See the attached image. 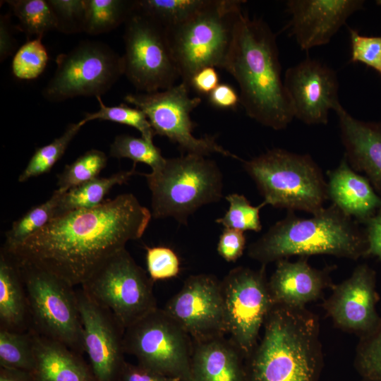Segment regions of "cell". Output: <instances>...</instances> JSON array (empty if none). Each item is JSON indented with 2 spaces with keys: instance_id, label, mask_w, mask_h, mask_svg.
Instances as JSON below:
<instances>
[{
  "instance_id": "cell-1",
  "label": "cell",
  "mask_w": 381,
  "mask_h": 381,
  "mask_svg": "<svg viewBox=\"0 0 381 381\" xmlns=\"http://www.w3.org/2000/svg\"><path fill=\"white\" fill-rule=\"evenodd\" d=\"M151 217L133 194L124 193L56 217L14 250H3L81 286L128 241L141 238Z\"/></svg>"
},
{
  "instance_id": "cell-2",
  "label": "cell",
  "mask_w": 381,
  "mask_h": 381,
  "mask_svg": "<svg viewBox=\"0 0 381 381\" xmlns=\"http://www.w3.org/2000/svg\"><path fill=\"white\" fill-rule=\"evenodd\" d=\"M223 69L238 83L240 104L249 117L277 131L292 121L276 36L264 20L239 12Z\"/></svg>"
},
{
  "instance_id": "cell-3",
  "label": "cell",
  "mask_w": 381,
  "mask_h": 381,
  "mask_svg": "<svg viewBox=\"0 0 381 381\" xmlns=\"http://www.w3.org/2000/svg\"><path fill=\"white\" fill-rule=\"evenodd\" d=\"M263 326L245 359L246 381H317L322 363L317 316L305 307L274 305Z\"/></svg>"
},
{
  "instance_id": "cell-4",
  "label": "cell",
  "mask_w": 381,
  "mask_h": 381,
  "mask_svg": "<svg viewBox=\"0 0 381 381\" xmlns=\"http://www.w3.org/2000/svg\"><path fill=\"white\" fill-rule=\"evenodd\" d=\"M289 212L250 244V258L265 266L294 255H329L351 260L367 257L364 231L356 220L334 205L308 218Z\"/></svg>"
},
{
  "instance_id": "cell-5",
  "label": "cell",
  "mask_w": 381,
  "mask_h": 381,
  "mask_svg": "<svg viewBox=\"0 0 381 381\" xmlns=\"http://www.w3.org/2000/svg\"><path fill=\"white\" fill-rule=\"evenodd\" d=\"M255 181L264 205L315 214L327 200V182L308 155L274 148L249 160H242Z\"/></svg>"
},
{
  "instance_id": "cell-6",
  "label": "cell",
  "mask_w": 381,
  "mask_h": 381,
  "mask_svg": "<svg viewBox=\"0 0 381 381\" xmlns=\"http://www.w3.org/2000/svg\"><path fill=\"white\" fill-rule=\"evenodd\" d=\"M143 175L156 219L173 217L186 224L198 209L219 201L223 195V175L217 163L204 156L186 154L166 159L161 167Z\"/></svg>"
},
{
  "instance_id": "cell-7",
  "label": "cell",
  "mask_w": 381,
  "mask_h": 381,
  "mask_svg": "<svg viewBox=\"0 0 381 381\" xmlns=\"http://www.w3.org/2000/svg\"><path fill=\"white\" fill-rule=\"evenodd\" d=\"M245 1L208 0L194 16L164 28L182 82L206 66L223 68L237 16Z\"/></svg>"
},
{
  "instance_id": "cell-8",
  "label": "cell",
  "mask_w": 381,
  "mask_h": 381,
  "mask_svg": "<svg viewBox=\"0 0 381 381\" xmlns=\"http://www.w3.org/2000/svg\"><path fill=\"white\" fill-rule=\"evenodd\" d=\"M9 255L24 286L30 329L82 355L83 325L73 286L49 271Z\"/></svg>"
},
{
  "instance_id": "cell-9",
  "label": "cell",
  "mask_w": 381,
  "mask_h": 381,
  "mask_svg": "<svg viewBox=\"0 0 381 381\" xmlns=\"http://www.w3.org/2000/svg\"><path fill=\"white\" fill-rule=\"evenodd\" d=\"M153 281L126 248L109 258L80 286L125 330L157 308Z\"/></svg>"
},
{
  "instance_id": "cell-10",
  "label": "cell",
  "mask_w": 381,
  "mask_h": 381,
  "mask_svg": "<svg viewBox=\"0 0 381 381\" xmlns=\"http://www.w3.org/2000/svg\"><path fill=\"white\" fill-rule=\"evenodd\" d=\"M56 68L42 90L51 102L75 97L101 96L124 75L123 56L102 42H80L56 58Z\"/></svg>"
},
{
  "instance_id": "cell-11",
  "label": "cell",
  "mask_w": 381,
  "mask_h": 381,
  "mask_svg": "<svg viewBox=\"0 0 381 381\" xmlns=\"http://www.w3.org/2000/svg\"><path fill=\"white\" fill-rule=\"evenodd\" d=\"M192 339L164 309L158 308L124 331V353L138 363L179 381H193Z\"/></svg>"
},
{
  "instance_id": "cell-12",
  "label": "cell",
  "mask_w": 381,
  "mask_h": 381,
  "mask_svg": "<svg viewBox=\"0 0 381 381\" xmlns=\"http://www.w3.org/2000/svg\"><path fill=\"white\" fill-rule=\"evenodd\" d=\"M124 75L140 92H154L175 85L181 78L164 28L135 8L125 22Z\"/></svg>"
},
{
  "instance_id": "cell-13",
  "label": "cell",
  "mask_w": 381,
  "mask_h": 381,
  "mask_svg": "<svg viewBox=\"0 0 381 381\" xmlns=\"http://www.w3.org/2000/svg\"><path fill=\"white\" fill-rule=\"evenodd\" d=\"M190 88L181 81L164 90L128 94L123 99L144 112L156 135L167 137L186 154L206 157L219 153L241 160L219 145L214 137L193 135L195 124L190 114L202 100L199 97H190Z\"/></svg>"
},
{
  "instance_id": "cell-14",
  "label": "cell",
  "mask_w": 381,
  "mask_h": 381,
  "mask_svg": "<svg viewBox=\"0 0 381 381\" xmlns=\"http://www.w3.org/2000/svg\"><path fill=\"white\" fill-rule=\"evenodd\" d=\"M225 332L244 359L253 352L266 317L273 306L265 275L246 267L232 269L221 282Z\"/></svg>"
},
{
  "instance_id": "cell-15",
  "label": "cell",
  "mask_w": 381,
  "mask_h": 381,
  "mask_svg": "<svg viewBox=\"0 0 381 381\" xmlns=\"http://www.w3.org/2000/svg\"><path fill=\"white\" fill-rule=\"evenodd\" d=\"M164 310L194 341L226 333L221 282L213 275L188 277Z\"/></svg>"
},
{
  "instance_id": "cell-16",
  "label": "cell",
  "mask_w": 381,
  "mask_h": 381,
  "mask_svg": "<svg viewBox=\"0 0 381 381\" xmlns=\"http://www.w3.org/2000/svg\"><path fill=\"white\" fill-rule=\"evenodd\" d=\"M85 352L96 381H119L125 362L124 329L114 315L82 287L75 291Z\"/></svg>"
},
{
  "instance_id": "cell-17",
  "label": "cell",
  "mask_w": 381,
  "mask_h": 381,
  "mask_svg": "<svg viewBox=\"0 0 381 381\" xmlns=\"http://www.w3.org/2000/svg\"><path fill=\"white\" fill-rule=\"evenodd\" d=\"M284 84L294 117L306 124H327L329 111L340 104L337 74L318 60L306 59L289 68Z\"/></svg>"
},
{
  "instance_id": "cell-18",
  "label": "cell",
  "mask_w": 381,
  "mask_h": 381,
  "mask_svg": "<svg viewBox=\"0 0 381 381\" xmlns=\"http://www.w3.org/2000/svg\"><path fill=\"white\" fill-rule=\"evenodd\" d=\"M332 287L323 306L337 327L361 337L377 326L381 317L376 308L379 296L373 268L359 265L349 278Z\"/></svg>"
},
{
  "instance_id": "cell-19",
  "label": "cell",
  "mask_w": 381,
  "mask_h": 381,
  "mask_svg": "<svg viewBox=\"0 0 381 381\" xmlns=\"http://www.w3.org/2000/svg\"><path fill=\"white\" fill-rule=\"evenodd\" d=\"M360 0H290V34L302 50L326 44L348 18L363 8Z\"/></svg>"
},
{
  "instance_id": "cell-20",
  "label": "cell",
  "mask_w": 381,
  "mask_h": 381,
  "mask_svg": "<svg viewBox=\"0 0 381 381\" xmlns=\"http://www.w3.org/2000/svg\"><path fill=\"white\" fill-rule=\"evenodd\" d=\"M331 270L332 267H313L304 257L294 262L287 259L277 261L268 281L272 305L303 308L316 301L330 285Z\"/></svg>"
},
{
  "instance_id": "cell-21",
  "label": "cell",
  "mask_w": 381,
  "mask_h": 381,
  "mask_svg": "<svg viewBox=\"0 0 381 381\" xmlns=\"http://www.w3.org/2000/svg\"><path fill=\"white\" fill-rule=\"evenodd\" d=\"M334 111L348 162L354 170L364 173L381 194V121L358 120L341 104Z\"/></svg>"
},
{
  "instance_id": "cell-22",
  "label": "cell",
  "mask_w": 381,
  "mask_h": 381,
  "mask_svg": "<svg viewBox=\"0 0 381 381\" xmlns=\"http://www.w3.org/2000/svg\"><path fill=\"white\" fill-rule=\"evenodd\" d=\"M327 176V198L347 216L363 223L381 209V196L365 176L350 166L345 155Z\"/></svg>"
},
{
  "instance_id": "cell-23",
  "label": "cell",
  "mask_w": 381,
  "mask_h": 381,
  "mask_svg": "<svg viewBox=\"0 0 381 381\" xmlns=\"http://www.w3.org/2000/svg\"><path fill=\"white\" fill-rule=\"evenodd\" d=\"M191 374L193 381H246L245 359L223 336L194 341Z\"/></svg>"
},
{
  "instance_id": "cell-24",
  "label": "cell",
  "mask_w": 381,
  "mask_h": 381,
  "mask_svg": "<svg viewBox=\"0 0 381 381\" xmlns=\"http://www.w3.org/2000/svg\"><path fill=\"white\" fill-rule=\"evenodd\" d=\"M37 381H96L90 365L81 355L66 345L42 336L32 329Z\"/></svg>"
},
{
  "instance_id": "cell-25",
  "label": "cell",
  "mask_w": 381,
  "mask_h": 381,
  "mask_svg": "<svg viewBox=\"0 0 381 381\" xmlns=\"http://www.w3.org/2000/svg\"><path fill=\"white\" fill-rule=\"evenodd\" d=\"M1 327L15 332L30 328L28 301L18 267L11 256L0 254Z\"/></svg>"
},
{
  "instance_id": "cell-26",
  "label": "cell",
  "mask_w": 381,
  "mask_h": 381,
  "mask_svg": "<svg viewBox=\"0 0 381 381\" xmlns=\"http://www.w3.org/2000/svg\"><path fill=\"white\" fill-rule=\"evenodd\" d=\"M135 163L129 171H121L107 178H96L63 193L55 217L80 209L97 207L104 202L105 195L116 185L127 183L135 174ZM54 217V218H55Z\"/></svg>"
},
{
  "instance_id": "cell-27",
  "label": "cell",
  "mask_w": 381,
  "mask_h": 381,
  "mask_svg": "<svg viewBox=\"0 0 381 381\" xmlns=\"http://www.w3.org/2000/svg\"><path fill=\"white\" fill-rule=\"evenodd\" d=\"M62 193L56 190L49 200L32 207L15 221L6 233L2 250L7 252L14 250L54 219Z\"/></svg>"
},
{
  "instance_id": "cell-28",
  "label": "cell",
  "mask_w": 381,
  "mask_h": 381,
  "mask_svg": "<svg viewBox=\"0 0 381 381\" xmlns=\"http://www.w3.org/2000/svg\"><path fill=\"white\" fill-rule=\"evenodd\" d=\"M85 32L91 35L109 32L126 21L135 1L85 0Z\"/></svg>"
},
{
  "instance_id": "cell-29",
  "label": "cell",
  "mask_w": 381,
  "mask_h": 381,
  "mask_svg": "<svg viewBox=\"0 0 381 381\" xmlns=\"http://www.w3.org/2000/svg\"><path fill=\"white\" fill-rule=\"evenodd\" d=\"M18 19L16 28L28 37L42 38L48 32L57 30L55 13L47 0L6 1Z\"/></svg>"
},
{
  "instance_id": "cell-30",
  "label": "cell",
  "mask_w": 381,
  "mask_h": 381,
  "mask_svg": "<svg viewBox=\"0 0 381 381\" xmlns=\"http://www.w3.org/2000/svg\"><path fill=\"white\" fill-rule=\"evenodd\" d=\"M0 367L32 372L35 367L32 332L0 328Z\"/></svg>"
},
{
  "instance_id": "cell-31",
  "label": "cell",
  "mask_w": 381,
  "mask_h": 381,
  "mask_svg": "<svg viewBox=\"0 0 381 381\" xmlns=\"http://www.w3.org/2000/svg\"><path fill=\"white\" fill-rule=\"evenodd\" d=\"M83 126L80 121L70 123L63 134L52 143L36 149L26 167L18 177L19 182L49 172L61 159L73 138Z\"/></svg>"
},
{
  "instance_id": "cell-32",
  "label": "cell",
  "mask_w": 381,
  "mask_h": 381,
  "mask_svg": "<svg viewBox=\"0 0 381 381\" xmlns=\"http://www.w3.org/2000/svg\"><path fill=\"white\" fill-rule=\"evenodd\" d=\"M208 0H139L136 6L164 28L188 20L200 11Z\"/></svg>"
},
{
  "instance_id": "cell-33",
  "label": "cell",
  "mask_w": 381,
  "mask_h": 381,
  "mask_svg": "<svg viewBox=\"0 0 381 381\" xmlns=\"http://www.w3.org/2000/svg\"><path fill=\"white\" fill-rule=\"evenodd\" d=\"M107 162V157L102 151L92 149L85 152L58 175L56 190L65 193L97 178Z\"/></svg>"
},
{
  "instance_id": "cell-34",
  "label": "cell",
  "mask_w": 381,
  "mask_h": 381,
  "mask_svg": "<svg viewBox=\"0 0 381 381\" xmlns=\"http://www.w3.org/2000/svg\"><path fill=\"white\" fill-rule=\"evenodd\" d=\"M96 98L99 109L95 112L85 114V117L80 121L83 126L90 121L96 119L110 121L135 128L141 133L143 138L152 141L153 137L156 134L143 111L136 107H131L126 104L108 107L103 103L101 96L96 97Z\"/></svg>"
},
{
  "instance_id": "cell-35",
  "label": "cell",
  "mask_w": 381,
  "mask_h": 381,
  "mask_svg": "<svg viewBox=\"0 0 381 381\" xmlns=\"http://www.w3.org/2000/svg\"><path fill=\"white\" fill-rule=\"evenodd\" d=\"M110 156L118 159L128 158L134 163L147 164L152 171L161 167L165 162L159 148L153 141L128 135H117L110 145Z\"/></svg>"
},
{
  "instance_id": "cell-36",
  "label": "cell",
  "mask_w": 381,
  "mask_h": 381,
  "mask_svg": "<svg viewBox=\"0 0 381 381\" xmlns=\"http://www.w3.org/2000/svg\"><path fill=\"white\" fill-rule=\"evenodd\" d=\"M225 198L229 202V209L223 217L216 219L217 224L226 229L243 232L261 231L260 210L265 206L262 202L258 206H253L243 195L238 193L229 194Z\"/></svg>"
},
{
  "instance_id": "cell-37",
  "label": "cell",
  "mask_w": 381,
  "mask_h": 381,
  "mask_svg": "<svg viewBox=\"0 0 381 381\" xmlns=\"http://www.w3.org/2000/svg\"><path fill=\"white\" fill-rule=\"evenodd\" d=\"M49 54L41 37L28 40L15 53L12 60V73L20 80H32L44 71Z\"/></svg>"
},
{
  "instance_id": "cell-38",
  "label": "cell",
  "mask_w": 381,
  "mask_h": 381,
  "mask_svg": "<svg viewBox=\"0 0 381 381\" xmlns=\"http://www.w3.org/2000/svg\"><path fill=\"white\" fill-rule=\"evenodd\" d=\"M355 368L362 381H381V319L373 331L361 337Z\"/></svg>"
},
{
  "instance_id": "cell-39",
  "label": "cell",
  "mask_w": 381,
  "mask_h": 381,
  "mask_svg": "<svg viewBox=\"0 0 381 381\" xmlns=\"http://www.w3.org/2000/svg\"><path fill=\"white\" fill-rule=\"evenodd\" d=\"M57 20V30L73 34L85 32V0H47Z\"/></svg>"
},
{
  "instance_id": "cell-40",
  "label": "cell",
  "mask_w": 381,
  "mask_h": 381,
  "mask_svg": "<svg viewBox=\"0 0 381 381\" xmlns=\"http://www.w3.org/2000/svg\"><path fill=\"white\" fill-rule=\"evenodd\" d=\"M146 249L147 269L153 282L175 277L179 274V258L172 249L165 246Z\"/></svg>"
},
{
  "instance_id": "cell-41",
  "label": "cell",
  "mask_w": 381,
  "mask_h": 381,
  "mask_svg": "<svg viewBox=\"0 0 381 381\" xmlns=\"http://www.w3.org/2000/svg\"><path fill=\"white\" fill-rule=\"evenodd\" d=\"M351 40V62H361L381 75V36H365L349 28Z\"/></svg>"
},
{
  "instance_id": "cell-42",
  "label": "cell",
  "mask_w": 381,
  "mask_h": 381,
  "mask_svg": "<svg viewBox=\"0 0 381 381\" xmlns=\"http://www.w3.org/2000/svg\"><path fill=\"white\" fill-rule=\"evenodd\" d=\"M246 243L243 231L224 228L217 243V252L226 261L235 262L243 255Z\"/></svg>"
},
{
  "instance_id": "cell-43",
  "label": "cell",
  "mask_w": 381,
  "mask_h": 381,
  "mask_svg": "<svg viewBox=\"0 0 381 381\" xmlns=\"http://www.w3.org/2000/svg\"><path fill=\"white\" fill-rule=\"evenodd\" d=\"M119 381H179L147 368L139 363L126 361L122 367Z\"/></svg>"
},
{
  "instance_id": "cell-44",
  "label": "cell",
  "mask_w": 381,
  "mask_h": 381,
  "mask_svg": "<svg viewBox=\"0 0 381 381\" xmlns=\"http://www.w3.org/2000/svg\"><path fill=\"white\" fill-rule=\"evenodd\" d=\"M363 224L365 225L367 257L373 256L381 261V209Z\"/></svg>"
},
{
  "instance_id": "cell-45",
  "label": "cell",
  "mask_w": 381,
  "mask_h": 381,
  "mask_svg": "<svg viewBox=\"0 0 381 381\" xmlns=\"http://www.w3.org/2000/svg\"><path fill=\"white\" fill-rule=\"evenodd\" d=\"M210 103L219 109H234L240 103L239 95L226 83H219L208 95Z\"/></svg>"
},
{
  "instance_id": "cell-46",
  "label": "cell",
  "mask_w": 381,
  "mask_h": 381,
  "mask_svg": "<svg viewBox=\"0 0 381 381\" xmlns=\"http://www.w3.org/2000/svg\"><path fill=\"white\" fill-rule=\"evenodd\" d=\"M219 84V74L212 66H206L198 70L190 81V87L203 95H209Z\"/></svg>"
},
{
  "instance_id": "cell-47",
  "label": "cell",
  "mask_w": 381,
  "mask_h": 381,
  "mask_svg": "<svg viewBox=\"0 0 381 381\" xmlns=\"http://www.w3.org/2000/svg\"><path fill=\"white\" fill-rule=\"evenodd\" d=\"M10 15H1L0 18V59L4 61L15 49L14 40L10 29Z\"/></svg>"
},
{
  "instance_id": "cell-48",
  "label": "cell",
  "mask_w": 381,
  "mask_h": 381,
  "mask_svg": "<svg viewBox=\"0 0 381 381\" xmlns=\"http://www.w3.org/2000/svg\"><path fill=\"white\" fill-rule=\"evenodd\" d=\"M0 381H37L31 372L0 367Z\"/></svg>"
},
{
  "instance_id": "cell-49",
  "label": "cell",
  "mask_w": 381,
  "mask_h": 381,
  "mask_svg": "<svg viewBox=\"0 0 381 381\" xmlns=\"http://www.w3.org/2000/svg\"><path fill=\"white\" fill-rule=\"evenodd\" d=\"M376 3L377 5L381 6V0L377 1Z\"/></svg>"
}]
</instances>
